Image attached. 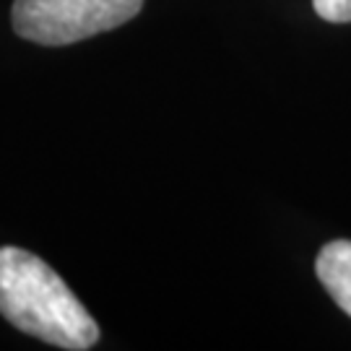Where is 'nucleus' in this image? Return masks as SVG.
<instances>
[{"mask_svg": "<svg viewBox=\"0 0 351 351\" xmlns=\"http://www.w3.org/2000/svg\"><path fill=\"white\" fill-rule=\"evenodd\" d=\"M0 315L34 339L84 351L99 341V326L71 287L34 252L0 247Z\"/></svg>", "mask_w": 351, "mask_h": 351, "instance_id": "f257e3e1", "label": "nucleus"}, {"mask_svg": "<svg viewBox=\"0 0 351 351\" xmlns=\"http://www.w3.org/2000/svg\"><path fill=\"white\" fill-rule=\"evenodd\" d=\"M143 0H16L13 32L42 47H65L136 19Z\"/></svg>", "mask_w": 351, "mask_h": 351, "instance_id": "f03ea898", "label": "nucleus"}, {"mask_svg": "<svg viewBox=\"0 0 351 351\" xmlns=\"http://www.w3.org/2000/svg\"><path fill=\"white\" fill-rule=\"evenodd\" d=\"M313 8L320 19H326L330 24L351 21V0H313Z\"/></svg>", "mask_w": 351, "mask_h": 351, "instance_id": "20e7f679", "label": "nucleus"}, {"mask_svg": "<svg viewBox=\"0 0 351 351\" xmlns=\"http://www.w3.org/2000/svg\"><path fill=\"white\" fill-rule=\"evenodd\" d=\"M315 274L328 294L351 317V239H333L320 250Z\"/></svg>", "mask_w": 351, "mask_h": 351, "instance_id": "7ed1b4c3", "label": "nucleus"}]
</instances>
